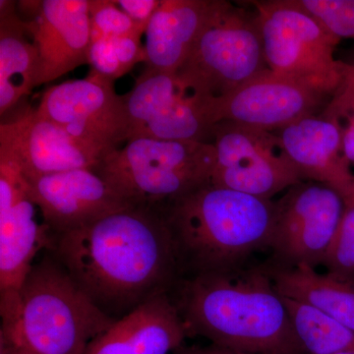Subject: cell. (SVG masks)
Masks as SVG:
<instances>
[{
    "label": "cell",
    "instance_id": "1",
    "mask_svg": "<svg viewBox=\"0 0 354 354\" xmlns=\"http://www.w3.org/2000/svg\"><path fill=\"white\" fill-rule=\"evenodd\" d=\"M48 250L95 306L115 321L153 297L171 293L183 279L158 206L136 205L82 230L53 235Z\"/></svg>",
    "mask_w": 354,
    "mask_h": 354
},
{
    "label": "cell",
    "instance_id": "2",
    "mask_svg": "<svg viewBox=\"0 0 354 354\" xmlns=\"http://www.w3.org/2000/svg\"><path fill=\"white\" fill-rule=\"evenodd\" d=\"M188 335L253 354H305L267 267L181 279L171 293Z\"/></svg>",
    "mask_w": 354,
    "mask_h": 354
},
{
    "label": "cell",
    "instance_id": "3",
    "mask_svg": "<svg viewBox=\"0 0 354 354\" xmlns=\"http://www.w3.org/2000/svg\"><path fill=\"white\" fill-rule=\"evenodd\" d=\"M183 279L227 271L271 243L276 201L205 184L160 205Z\"/></svg>",
    "mask_w": 354,
    "mask_h": 354
},
{
    "label": "cell",
    "instance_id": "4",
    "mask_svg": "<svg viewBox=\"0 0 354 354\" xmlns=\"http://www.w3.org/2000/svg\"><path fill=\"white\" fill-rule=\"evenodd\" d=\"M114 322L48 250L28 274L12 320L1 325V344L32 354H85Z\"/></svg>",
    "mask_w": 354,
    "mask_h": 354
},
{
    "label": "cell",
    "instance_id": "5",
    "mask_svg": "<svg viewBox=\"0 0 354 354\" xmlns=\"http://www.w3.org/2000/svg\"><path fill=\"white\" fill-rule=\"evenodd\" d=\"M216 150L208 142L128 140L93 171L134 205L160 206L209 184Z\"/></svg>",
    "mask_w": 354,
    "mask_h": 354
},
{
    "label": "cell",
    "instance_id": "6",
    "mask_svg": "<svg viewBox=\"0 0 354 354\" xmlns=\"http://www.w3.org/2000/svg\"><path fill=\"white\" fill-rule=\"evenodd\" d=\"M267 70L255 9L213 0L189 57L176 73L216 101Z\"/></svg>",
    "mask_w": 354,
    "mask_h": 354
},
{
    "label": "cell",
    "instance_id": "7",
    "mask_svg": "<svg viewBox=\"0 0 354 354\" xmlns=\"http://www.w3.org/2000/svg\"><path fill=\"white\" fill-rule=\"evenodd\" d=\"M255 9L268 67L330 97L344 80L335 59L339 39L304 10L297 0L247 1Z\"/></svg>",
    "mask_w": 354,
    "mask_h": 354
},
{
    "label": "cell",
    "instance_id": "8",
    "mask_svg": "<svg viewBox=\"0 0 354 354\" xmlns=\"http://www.w3.org/2000/svg\"><path fill=\"white\" fill-rule=\"evenodd\" d=\"M124 100L128 140L146 137L211 143L215 100L178 74L147 68Z\"/></svg>",
    "mask_w": 354,
    "mask_h": 354
},
{
    "label": "cell",
    "instance_id": "9",
    "mask_svg": "<svg viewBox=\"0 0 354 354\" xmlns=\"http://www.w3.org/2000/svg\"><path fill=\"white\" fill-rule=\"evenodd\" d=\"M211 143L216 150L212 185L272 200L302 181L274 131L221 121L214 125Z\"/></svg>",
    "mask_w": 354,
    "mask_h": 354
},
{
    "label": "cell",
    "instance_id": "10",
    "mask_svg": "<svg viewBox=\"0 0 354 354\" xmlns=\"http://www.w3.org/2000/svg\"><path fill=\"white\" fill-rule=\"evenodd\" d=\"M346 200L326 184L301 181L276 201L270 248L277 266L324 264L344 211Z\"/></svg>",
    "mask_w": 354,
    "mask_h": 354
},
{
    "label": "cell",
    "instance_id": "11",
    "mask_svg": "<svg viewBox=\"0 0 354 354\" xmlns=\"http://www.w3.org/2000/svg\"><path fill=\"white\" fill-rule=\"evenodd\" d=\"M30 183L13 160L0 157V311L2 324L15 315L19 293L39 251L53 234L37 221Z\"/></svg>",
    "mask_w": 354,
    "mask_h": 354
},
{
    "label": "cell",
    "instance_id": "12",
    "mask_svg": "<svg viewBox=\"0 0 354 354\" xmlns=\"http://www.w3.org/2000/svg\"><path fill=\"white\" fill-rule=\"evenodd\" d=\"M36 109L74 138L106 155L127 142L124 95H118L113 81L92 70L86 78L51 86Z\"/></svg>",
    "mask_w": 354,
    "mask_h": 354
},
{
    "label": "cell",
    "instance_id": "13",
    "mask_svg": "<svg viewBox=\"0 0 354 354\" xmlns=\"http://www.w3.org/2000/svg\"><path fill=\"white\" fill-rule=\"evenodd\" d=\"M106 153L29 109L0 127V157L13 160L28 181L76 169H93Z\"/></svg>",
    "mask_w": 354,
    "mask_h": 354
},
{
    "label": "cell",
    "instance_id": "14",
    "mask_svg": "<svg viewBox=\"0 0 354 354\" xmlns=\"http://www.w3.org/2000/svg\"><path fill=\"white\" fill-rule=\"evenodd\" d=\"M30 194L53 235L75 232L136 205L93 169H76L29 181Z\"/></svg>",
    "mask_w": 354,
    "mask_h": 354
},
{
    "label": "cell",
    "instance_id": "15",
    "mask_svg": "<svg viewBox=\"0 0 354 354\" xmlns=\"http://www.w3.org/2000/svg\"><path fill=\"white\" fill-rule=\"evenodd\" d=\"M326 95L267 70L230 95L216 100L214 123L232 121L277 131L315 113Z\"/></svg>",
    "mask_w": 354,
    "mask_h": 354
},
{
    "label": "cell",
    "instance_id": "16",
    "mask_svg": "<svg viewBox=\"0 0 354 354\" xmlns=\"http://www.w3.org/2000/svg\"><path fill=\"white\" fill-rule=\"evenodd\" d=\"M26 26L38 50V86L88 64V0H44Z\"/></svg>",
    "mask_w": 354,
    "mask_h": 354
},
{
    "label": "cell",
    "instance_id": "17",
    "mask_svg": "<svg viewBox=\"0 0 354 354\" xmlns=\"http://www.w3.org/2000/svg\"><path fill=\"white\" fill-rule=\"evenodd\" d=\"M187 337L171 293H164L115 321L85 354H174Z\"/></svg>",
    "mask_w": 354,
    "mask_h": 354
},
{
    "label": "cell",
    "instance_id": "18",
    "mask_svg": "<svg viewBox=\"0 0 354 354\" xmlns=\"http://www.w3.org/2000/svg\"><path fill=\"white\" fill-rule=\"evenodd\" d=\"M274 132L283 142L302 181L326 184L346 202L354 196V174L334 123L312 115Z\"/></svg>",
    "mask_w": 354,
    "mask_h": 354
},
{
    "label": "cell",
    "instance_id": "19",
    "mask_svg": "<svg viewBox=\"0 0 354 354\" xmlns=\"http://www.w3.org/2000/svg\"><path fill=\"white\" fill-rule=\"evenodd\" d=\"M213 0H162L146 34V64L156 71L176 73L211 11Z\"/></svg>",
    "mask_w": 354,
    "mask_h": 354
},
{
    "label": "cell",
    "instance_id": "20",
    "mask_svg": "<svg viewBox=\"0 0 354 354\" xmlns=\"http://www.w3.org/2000/svg\"><path fill=\"white\" fill-rule=\"evenodd\" d=\"M281 297L313 307L354 333V283L310 266H266Z\"/></svg>",
    "mask_w": 354,
    "mask_h": 354
},
{
    "label": "cell",
    "instance_id": "21",
    "mask_svg": "<svg viewBox=\"0 0 354 354\" xmlns=\"http://www.w3.org/2000/svg\"><path fill=\"white\" fill-rule=\"evenodd\" d=\"M0 3V113L4 114L38 87L39 55L26 39L27 26L16 15L14 2Z\"/></svg>",
    "mask_w": 354,
    "mask_h": 354
},
{
    "label": "cell",
    "instance_id": "22",
    "mask_svg": "<svg viewBox=\"0 0 354 354\" xmlns=\"http://www.w3.org/2000/svg\"><path fill=\"white\" fill-rule=\"evenodd\" d=\"M283 299L305 354L354 353L353 330L309 305Z\"/></svg>",
    "mask_w": 354,
    "mask_h": 354
},
{
    "label": "cell",
    "instance_id": "23",
    "mask_svg": "<svg viewBox=\"0 0 354 354\" xmlns=\"http://www.w3.org/2000/svg\"><path fill=\"white\" fill-rule=\"evenodd\" d=\"M341 134L342 150L349 164L354 165V79L344 71L342 85L330 97L323 113Z\"/></svg>",
    "mask_w": 354,
    "mask_h": 354
},
{
    "label": "cell",
    "instance_id": "24",
    "mask_svg": "<svg viewBox=\"0 0 354 354\" xmlns=\"http://www.w3.org/2000/svg\"><path fill=\"white\" fill-rule=\"evenodd\" d=\"M330 35L354 41V0H297Z\"/></svg>",
    "mask_w": 354,
    "mask_h": 354
},
{
    "label": "cell",
    "instance_id": "25",
    "mask_svg": "<svg viewBox=\"0 0 354 354\" xmlns=\"http://www.w3.org/2000/svg\"><path fill=\"white\" fill-rule=\"evenodd\" d=\"M341 225L324 266L327 272L354 283V203H346Z\"/></svg>",
    "mask_w": 354,
    "mask_h": 354
},
{
    "label": "cell",
    "instance_id": "26",
    "mask_svg": "<svg viewBox=\"0 0 354 354\" xmlns=\"http://www.w3.org/2000/svg\"><path fill=\"white\" fill-rule=\"evenodd\" d=\"M88 12L91 43L128 35H143L113 0H88Z\"/></svg>",
    "mask_w": 354,
    "mask_h": 354
},
{
    "label": "cell",
    "instance_id": "27",
    "mask_svg": "<svg viewBox=\"0 0 354 354\" xmlns=\"http://www.w3.org/2000/svg\"><path fill=\"white\" fill-rule=\"evenodd\" d=\"M115 2L116 6L132 20L137 29L142 34H145L147 27L162 0H118Z\"/></svg>",
    "mask_w": 354,
    "mask_h": 354
},
{
    "label": "cell",
    "instance_id": "28",
    "mask_svg": "<svg viewBox=\"0 0 354 354\" xmlns=\"http://www.w3.org/2000/svg\"><path fill=\"white\" fill-rule=\"evenodd\" d=\"M174 354H253L232 351L209 344L208 346H181Z\"/></svg>",
    "mask_w": 354,
    "mask_h": 354
},
{
    "label": "cell",
    "instance_id": "29",
    "mask_svg": "<svg viewBox=\"0 0 354 354\" xmlns=\"http://www.w3.org/2000/svg\"><path fill=\"white\" fill-rule=\"evenodd\" d=\"M1 354H32L25 349L13 348V346L1 344Z\"/></svg>",
    "mask_w": 354,
    "mask_h": 354
},
{
    "label": "cell",
    "instance_id": "30",
    "mask_svg": "<svg viewBox=\"0 0 354 354\" xmlns=\"http://www.w3.org/2000/svg\"><path fill=\"white\" fill-rule=\"evenodd\" d=\"M342 64H344V71L346 72V74H348L349 76L353 77L354 79V62H342Z\"/></svg>",
    "mask_w": 354,
    "mask_h": 354
},
{
    "label": "cell",
    "instance_id": "31",
    "mask_svg": "<svg viewBox=\"0 0 354 354\" xmlns=\"http://www.w3.org/2000/svg\"><path fill=\"white\" fill-rule=\"evenodd\" d=\"M346 203H354V196L351 198V200H348V201H346Z\"/></svg>",
    "mask_w": 354,
    "mask_h": 354
},
{
    "label": "cell",
    "instance_id": "32",
    "mask_svg": "<svg viewBox=\"0 0 354 354\" xmlns=\"http://www.w3.org/2000/svg\"><path fill=\"white\" fill-rule=\"evenodd\" d=\"M339 354H354V353H339Z\"/></svg>",
    "mask_w": 354,
    "mask_h": 354
}]
</instances>
